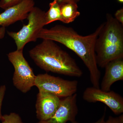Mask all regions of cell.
I'll return each instance as SVG.
<instances>
[{"instance_id": "obj_5", "label": "cell", "mask_w": 123, "mask_h": 123, "mask_svg": "<svg viewBox=\"0 0 123 123\" xmlns=\"http://www.w3.org/2000/svg\"><path fill=\"white\" fill-rule=\"evenodd\" d=\"M14 69L13 83L21 92L26 93L35 86L36 76L24 56L23 50H17L7 55Z\"/></svg>"}, {"instance_id": "obj_16", "label": "cell", "mask_w": 123, "mask_h": 123, "mask_svg": "<svg viewBox=\"0 0 123 123\" xmlns=\"http://www.w3.org/2000/svg\"><path fill=\"white\" fill-rule=\"evenodd\" d=\"M6 90V87L5 85H2L0 86V120L2 116L1 114V108Z\"/></svg>"}, {"instance_id": "obj_9", "label": "cell", "mask_w": 123, "mask_h": 123, "mask_svg": "<svg viewBox=\"0 0 123 123\" xmlns=\"http://www.w3.org/2000/svg\"><path fill=\"white\" fill-rule=\"evenodd\" d=\"M77 94L61 99L60 105L51 118L44 121H39L37 123H66L75 121L78 113L77 104Z\"/></svg>"}, {"instance_id": "obj_12", "label": "cell", "mask_w": 123, "mask_h": 123, "mask_svg": "<svg viewBox=\"0 0 123 123\" xmlns=\"http://www.w3.org/2000/svg\"><path fill=\"white\" fill-rule=\"evenodd\" d=\"M62 22L68 24L73 22L80 15L77 3L69 2L61 5Z\"/></svg>"}, {"instance_id": "obj_3", "label": "cell", "mask_w": 123, "mask_h": 123, "mask_svg": "<svg viewBox=\"0 0 123 123\" xmlns=\"http://www.w3.org/2000/svg\"><path fill=\"white\" fill-rule=\"evenodd\" d=\"M97 38L95 52L98 66L105 68L110 62L123 59V25L110 14Z\"/></svg>"}, {"instance_id": "obj_21", "label": "cell", "mask_w": 123, "mask_h": 123, "mask_svg": "<svg viewBox=\"0 0 123 123\" xmlns=\"http://www.w3.org/2000/svg\"><path fill=\"white\" fill-rule=\"evenodd\" d=\"M6 32V28L4 27H0V40L2 39L5 37Z\"/></svg>"}, {"instance_id": "obj_2", "label": "cell", "mask_w": 123, "mask_h": 123, "mask_svg": "<svg viewBox=\"0 0 123 123\" xmlns=\"http://www.w3.org/2000/svg\"><path fill=\"white\" fill-rule=\"evenodd\" d=\"M29 54L36 64L46 72L77 77L83 74L75 60L52 40L43 39Z\"/></svg>"}, {"instance_id": "obj_18", "label": "cell", "mask_w": 123, "mask_h": 123, "mask_svg": "<svg viewBox=\"0 0 123 123\" xmlns=\"http://www.w3.org/2000/svg\"><path fill=\"white\" fill-rule=\"evenodd\" d=\"M115 18L119 22L123 25V8L118 10L115 14Z\"/></svg>"}, {"instance_id": "obj_17", "label": "cell", "mask_w": 123, "mask_h": 123, "mask_svg": "<svg viewBox=\"0 0 123 123\" xmlns=\"http://www.w3.org/2000/svg\"><path fill=\"white\" fill-rule=\"evenodd\" d=\"M103 123H123V115L117 117L110 116L107 120L105 121Z\"/></svg>"}, {"instance_id": "obj_13", "label": "cell", "mask_w": 123, "mask_h": 123, "mask_svg": "<svg viewBox=\"0 0 123 123\" xmlns=\"http://www.w3.org/2000/svg\"><path fill=\"white\" fill-rule=\"evenodd\" d=\"M49 9L45 13L46 25L56 21H62L60 5L57 0H54L49 4Z\"/></svg>"}, {"instance_id": "obj_15", "label": "cell", "mask_w": 123, "mask_h": 123, "mask_svg": "<svg viewBox=\"0 0 123 123\" xmlns=\"http://www.w3.org/2000/svg\"><path fill=\"white\" fill-rule=\"evenodd\" d=\"M24 0H0V8L5 10L9 7L18 4Z\"/></svg>"}, {"instance_id": "obj_6", "label": "cell", "mask_w": 123, "mask_h": 123, "mask_svg": "<svg viewBox=\"0 0 123 123\" xmlns=\"http://www.w3.org/2000/svg\"><path fill=\"white\" fill-rule=\"evenodd\" d=\"M35 86L39 91L49 92L60 98H64L76 93L78 81L65 80L47 73L41 74L36 76Z\"/></svg>"}, {"instance_id": "obj_10", "label": "cell", "mask_w": 123, "mask_h": 123, "mask_svg": "<svg viewBox=\"0 0 123 123\" xmlns=\"http://www.w3.org/2000/svg\"><path fill=\"white\" fill-rule=\"evenodd\" d=\"M35 4L34 0H24L18 4L6 9L0 13V26L6 27L26 19Z\"/></svg>"}, {"instance_id": "obj_7", "label": "cell", "mask_w": 123, "mask_h": 123, "mask_svg": "<svg viewBox=\"0 0 123 123\" xmlns=\"http://www.w3.org/2000/svg\"><path fill=\"white\" fill-rule=\"evenodd\" d=\"M82 97L88 102L104 103L115 114H121L123 112V97L114 91H104L93 86L88 87L84 91Z\"/></svg>"}, {"instance_id": "obj_20", "label": "cell", "mask_w": 123, "mask_h": 123, "mask_svg": "<svg viewBox=\"0 0 123 123\" xmlns=\"http://www.w3.org/2000/svg\"><path fill=\"white\" fill-rule=\"evenodd\" d=\"M106 108L105 109V112H104V114L102 116V117H101V118L99 119L98 120L96 121V122H95V123H103L105 121V117L106 116ZM72 123H79L77 122V121H73V122H71Z\"/></svg>"}, {"instance_id": "obj_4", "label": "cell", "mask_w": 123, "mask_h": 123, "mask_svg": "<svg viewBox=\"0 0 123 123\" xmlns=\"http://www.w3.org/2000/svg\"><path fill=\"white\" fill-rule=\"evenodd\" d=\"M46 12L34 7L28 14L27 24L23 25L18 32L7 31L8 35L13 39L17 50H23L28 43L36 42L39 34L46 25Z\"/></svg>"}, {"instance_id": "obj_14", "label": "cell", "mask_w": 123, "mask_h": 123, "mask_svg": "<svg viewBox=\"0 0 123 123\" xmlns=\"http://www.w3.org/2000/svg\"><path fill=\"white\" fill-rule=\"evenodd\" d=\"M0 121L1 123H25L22 121L20 116L15 112L2 115Z\"/></svg>"}, {"instance_id": "obj_11", "label": "cell", "mask_w": 123, "mask_h": 123, "mask_svg": "<svg viewBox=\"0 0 123 123\" xmlns=\"http://www.w3.org/2000/svg\"><path fill=\"white\" fill-rule=\"evenodd\" d=\"M105 71L101 82V89L105 91L111 90L112 84L123 80V59L110 62L105 67Z\"/></svg>"}, {"instance_id": "obj_1", "label": "cell", "mask_w": 123, "mask_h": 123, "mask_svg": "<svg viewBox=\"0 0 123 123\" xmlns=\"http://www.w3.org/2000/svg\"><path fill=\"white\" fill-rule=\"evenodd\" d=\"M103 26V23L92 34L83 36L79 34L72 27L56 25L49 29L43 28L39 34L38 38L58 42L75 52L89 72L93 86L99 88L101 73L97 65L95 48Z\"/></svg>"}, {"instance_id": "obj_8", "label": "cell", "mask_w": 123, "mask_h": 123, "mask_svg": "<svg viewBox=\"0 0 123 123\" xmlns=\"http://www.w3.org/2000/svg\"><path fill=\"white\" fill-rule=\"evenodd\" d=\"M61 99L51 93L39 91L35 108L36 117L39 121L48 120L54 115L60 105Z\"/></svg>"}, {"instance_id": "obj_19", "label": "cell", "mask_w": 123, "mask_h": 123, "mask_svg": "<svg viewBox=\"0 0 123 123\" xmlns=\"http://www.w3.org/2000/svg\"><path fill=\"white\" fill-rule=\"evenodd\" d=\"M57 2L60 5L69 2H75L77 3L79 2L80 0H57Z\"/></svg>"}, {"instance_id": "obj_22", "label": "cell", "mask_w": 123, "mask_h": 123, "mask_svg": "<svg viewBox=\"0 0 123 123\" xmlns=\"http://www.w3.org/2000/svg\"><path fill=\"white\" fill-rule=\"evenodd\" d=\"M117 0L119 3H121V4L123 3V0Z\"/></svg>"}]
</instances>
